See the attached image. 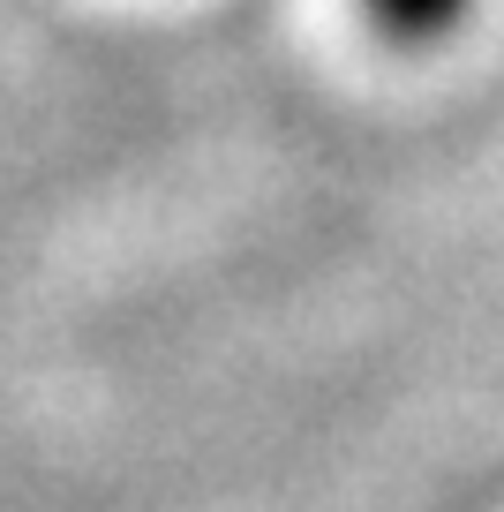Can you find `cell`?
<instances>
[{
  "label": "cell",
  "instance_id": "6da1fadb",
  "mask_svg": "<svg viewBox=\"0 0 504 512\" xmlns=\"http://www.w3.org/2000/svg\"><path fill=\"white\" fill-rule=\"evenodd\" d=\"M369 16H377V31L399 38V46H429V38H444L467 16V0H369Z\"/></svg>",
  "mask_w": 504,
  "mask_h": 512
}]
</instances>
